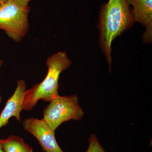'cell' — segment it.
I'll use <instances>...</instances> for the list:
<instances>
[{"label":"cell","instance_id":"obj_8","mask_svg":"<svg viewBox=\"0 0 152 152\" xmlns=\"http://www.w3.org/2000/svg\"><path fill=\"white\" fill-rule=\"evenodd\" d=\"M0 145L4 152H34L32 148L23 139L14 135L5 140L0 139Z\"/></svg>","mask_w":152,"mask_h":152},{"label":"cell","instance_id":"obj_2","mask_svg":"<svg viewBox=\"0 0 152 152\" xmlns=\"http://www.w3.org/2000/svg\"><path fill=\"white\" fill-rule=\"evenodd\" d=\"M46 64L48 73L43 80L26 90L22 103L23 110H31L39 100L50 102L59 95L60 74L69 67L72 62L66 52L61 51L48 58Z\"/></svg>","mask_w":152,"mask_h":152},{"label":"cell","instance_id":"obj_5","mask_svg":"<svg viewBox=\"0 0 152 152\" xmlns=\"http://www.w3.org/2000/svg\"><path fill=\"white\" fill-rule=\"evenodd\" d=\"M24 129L37 140L45 152H64L57 143L55 131L43 119L28 118L23 122Z\"/></svg>","mask_w":152,"mask_h":152},{"label":"cell","instance_id":"obj_3","mask_svg":"<svg viewBox=\"0 0 152 152\" xmlns=\"http://www.w3.org/2000/svg\"><path fill=\"white\" fill-rule=\"evenodd\" d=\"M49 102L43 112V119L53 131H56L63 123L71 120L80 121L84 116L77 95H59Z\"/></svg>","mask_w":152,"mask_h":152},{"label":"cell","instance_id":"obj_6","mask_svg":"<svg viewBox=\"0 0 152 152\" xmlns=\"http://www.w3.org/2000/svg\"><path fill=\"white\" fill-rule=\"evenodd\" d=\"M26 88V84L24 80H19L18 85L13 94L9 98L0 115V129L6 126L12 117H15L16 120L21 122L20 113L22 103Z\"/></svg>","mask_w":152,"mask_h":152},{"label":"cell","instance_id":"obj_14","mask_svg":"<svg viewBox=\"0 0 152 152\" xmlns=\"http://www.w3.org/2000/svg\"><path fill=\"white\" fill-rule=\"evenodd\" d=\"M0 152H4L2 148L1 147V145H0Z\"/></svg>","mask_w":152,"mask_h":152},{"label":"cell","instance_id":"obj_12","mask_svg":"<svg viewBox=\"0 0 152 152\" xmlns=\"http://www.w3.org/2000/svg\"><path fill=\"white\" fill-rule=\"evenodd\" d=\"M8 0H0V7H1L4 4L7 2Z\"/></svg>","mask_w":152,"mask_h":152},{"label":"cell","instance_id":"obj_13","mask_svg":"<svg viewBox=\"0 0 152 152\" xmlns=\"http://www.w3.org/2000/svg\"><path fill=\"white\" fill-rule=\"evenodd\" d=\"M2 63V60L0 62V69H1V66ZM2 102L1 97V94H0V104Z\"/></svg>","mask_w":152,"mask_h":152},{"label":"cell","instance_id":"obj_7","mask_svg":"<svg viewBox=\"0 0 152 152\" xmlns=\"http://www.w3.org/2000/svg\"><path fill=\"white\" fill-rule=\"evenodd\" d=\"M133 7L132 11L135 22L146 27L152 25V0H127Z\"/></svg>","mask_w":152,"mask_h":152},{"label":"cell","instance_id":"obj_1","mask_svg":"<svg viewBox=\"0 0 152 152\" xmlns=\"http://www.w3.org/2000/svg\"><path fill=\"white\" fill-rule=\"evenodd\" d=\"M132 12L127 0H109L101 7L99 20L100 47L105 57L111 72V44L115 38L132 26Z\"/></svg>","mask_w":152,"mask_h":152},{"label":"cell","instance_id":"obj_10","mask_svg":"<svg viewBox=\"0 0 152 152\" xmlns=\"http://www.w3.org/2000/svg\"><path fill=\"white\" fill-rule=\"evenodd\" d=\"M147 30L143 35V40L147 42H150L152 40V25L146 27Z\"/></svg>","mask_w":152,"mask_h":152},{"label":"cell","instance_id":"obj_11","mask_svg":"<svg viewBox=\"0 0 152 152\" xmlns=\"http://www.w3.org/2000/svg\"><path fill=\"white\" fill-rule=\"evenodd\" d=\"M17 4L23 6L28 5V3L31 0H12Z\"/></svg>","mask_w":152,"mask_h":152},{"label":"cell","instance_id":"obj_9","mask_svg":"<svg viewBox=\"0 0 152 152\" xmlns=\"http://www.w3.org/2000/svg\"><path fill=\"white\" fill-rule=\"evenodd\" d=\"M86 152H106L96 136L91 134L88 139V147Z\"/></svg>","mask_w":152,"mask_h":152},{"label":"cell","instance_id":"obj_4","mask_svg":"<svg viewBox=\"0 0 152 152\" xmlns=\"http://www.w3.org/2000/svg\"><path fill=\"white\" fill-rule=\"evenodd\" d=\"M30 8L12 1L0 7V29L16 42L22 40L29 29L28 16Z\"/></svg>","mask_w":152,"mask_h":152}]
</instances>
